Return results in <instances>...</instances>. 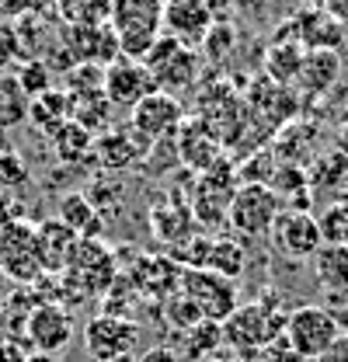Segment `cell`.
Listing matches in <instances>:
<instances>
[{
  "instance_id": "obj_1",
  "label": "cell",
  "mask_w": 348,
  "mask_h": 362,
  "mask_svg": "<svg viewBox=\"0 0 348 362\" xmlns=\"http://www.w3.org/2000/svg\"><path fill=\"white\" fill-rule=\"evenodd\" d=\"M108 25L119 35L122 59L143 63L153 42L164 35V4L161 0H112Z\"/></svg>"
},
{
  "instance_id": "obj_2",
  "label": "cell",
  "mask_w": 348,
  "mask_h": 362,
  "mask_svg": "<svg viewBox=\"0 0 348 362\" xmlns=\"http://www.w3.org/2000/svg\"><path fill=\"white\" fill-rule=\"evenodd\" d=\"M286 307H268V303H240L233 314L223 320V341L233 345L240 356L261 352L286 331Z\"/></svg>"
},
{
  "instance_id": "obj_3",
  "label": "cell",
  "mask_w": 348,
  "mask_h": 362,
  "mask_svg": "<svg viewBox=\"0 0 348 362\" xmlns=\"http://www.w3.org/2000/svg\"><path fill=\"white\" fill-rule=\"evenodd\" d=\"M338 324L327 307H317V303H303V307H293L289 317H286V345L293 349V356L300 362H317L327 349L331 341L338 338Z\"/></svg>"
},
{
  "instance_id": "obj_4",
  "label": "cell",
  "mask_w": 348,
  "mask_h": 362,
  "mask_svg": "<svg viewBox=\"0 0 348 362\" xmlns=\"http://www.w3.org/2000/svg\"><path fill=\"white\" fill-rule=\"evenodd\" d=\"M143 66L153 77V88L161 90V94H171V98L181 94V90H188L195 84V77H199V56H195V49L181 45L168 32L153 42L150 56L143 59Z\"/></svg>"
},
{
  "instance_id": "obj_5",
  "label": "cell",
  "mask_w": 348,
  "mask_h": 362,
  "mask_svg": "<svg viewBox=\"0 0 348 362\" xmlns=\"http://www.w3.org/2000/svg\"><path fill=\"white\" fill-rule=\"evenodd\" d=\"M178 293L202 314V320H213V324H223L240 307L237 282H230V279L206 269H181V289Z\"/></svg>"
},
{
  "instance_id": "obj_6",
  "label": "cell",
  "mask_w": 348,
  "mask_h": 362,
  "mask_svg": "<svg viewBox=\"0 0 348 362\" xmlns=\"http://www.w3.org/2000/svg\"><path fill=\"white\" fill-rule=\"evenodd\" d=\"M0 272L14 286H35L42 279V262L35 247V223L14 220L0 226Z\"/></svg>"
},
{
  "instance_id": "obj_7",
  "label": "cell",
  "mask_w": 348,
  "mask_h": 362,
  "mask_svg": "<svg viewBox=\"0 0 348 362\" xmlns=\"http://www.w3.org/2000/svg\"><path fill=\"white\" fill-rule=\"evenodd\" d=\"M279 213H282V199L268 185H240L230 199L226 223L240 237H268Z\"/></svg>"
},
{
  "instance_id": "obj_8",
  "label": "cell",
  "mask_w": 348,
  "mask_h": 362,
  "mask_svg": "<svg viewBox=\"0 0 348 362\" xmlns=\"http://www.w3.org/2000/svg\"><path fill=\"white\" fill-rule=\"evenodd\" d=\"M181 122H185L181 101L171 98V94H161V90L146 94L129 112V129L136 136H143L150 146L153 143H164V139H174L178 129H181Z\"/></svg>"
},
{
  "instance_id": "obj_9",
  "label": "cell",
  "mask_w": 348,
  "mask_h": 362,
  "mask_svg": "<svg viewBox=\"0 0 348 362\" xmlns=\"http://www.w3.org/2000/svg\"><path fill=\"white\" fill-rule=\"evenodd\" d=\"M136 341H139V327L126 317L98 314L84 327V349L94 362H115L122 356H132Z\"/></svg>"
},
{
  "instance_id": "obj_10",
  "label": "cell",
  "mask_w": 348,
  "mask_h": 362,
  "mask_svg": "<svg viewBox=\"0 0 348 362\" xmlns=\"http://www.w3.org/2000/svg\"><path fill=\"white\" fill-rule=\"evenodd\" d=\"M268 237L275 240V247H279L282 255H289V258H296V262H306V258L313 262L317 251L324 247L317 216H313V213H296V209H282V213L275 216Z\"/></svg>"
},
{
  "instance_id": "obj_11",
  "label": "cell",
  "mask_w": 348,
  "mask_h": 362,
  "mask_svg": "<svg viewBox=\"0 0 348 362\" xmlns=\"http://www.w3.org/2000/svg\"><path fill=\"white\" fill-rule=\"evenodd\" d=\"M25 341L45 352V356H59L70 341H74V314L59 303H39L32 317H28V327H25Z\"/></svg>"
},
{
  "instance_id": "obj_12",
  "label": "cell",
  "mask_w": 348,
  "mask_h": 362,
  "mask_svg": "<svg viewBox=\"0 0 348 362\" xmlns=\"http://www.w3.org/2000/svg\"><path fill=\"white\" fill-rule=\"evenodd\" d=\"M174 146H178V160L188 164V168L199 171V175L209 171L219 157H223V143H219V136L213 133L199 115H185L181 129H178V136H174Z\"/></svg>"
},
{
  "instance_id": "obj_13",
  "label": "cell",
  "mask_w": 348,
  "mask_h": 362,
  "mask_svg": "<svg viewBox=\"0 0 348 362\" xmlns=\"http://www.w3.org/2000/svg\"><path fill=\"white\" fill-rule=\"evenodd\" d=\"M153 77L146 74L143 63L132 59H115L112 66H105V98L112 108H136L146 94H153Z\"/></svg>"
},
{
  "instance_id": "obj_14",
  "label": "cell",
  "mask_w": 348,
  "mask_h": 362,
  "mask_svg": "<svg viewBox=\"0 0 348 362\" xmlns=\"http://www.w3.org/2000/svg\"><path fill=\"white\" fill-rule=\"evenodd\" d=\"M129 282L136 286L139 296L146 300H168L181 289V265L171 255H139L136 269L129 272Z\"/></svg>"
},
{
  "instance_id": "obj_15",
  "label": "cell",
  "mask_w": 348,
  "mask_h": 362,
  "mask_svg": "<svg viewBox=\"0 0 348 362\" xmlns=\"http://www.w3.org/2000/svg\"><path fill=\"white\" fill-rule=\"evenodd\" d=\"M213 28V4L209 0H168L164 4V32L181 45H199Z\"/></svg>"
},
{
  "instance_id": "obj_16",
  "label": "cell",
  "mask_w": 348,
  "mask_h": 362,
  "mask_svg": "<svg viewBox=\"0 0 348 362\" xmlns=\"http://www.w3.org/2000/svg\"><path fill=\"white\" fill-rule=\"evenodd\" d=\"M146 153H150V143H146L143 136L132 133L129 126H122V129L112 126L108 133H101L94 139V157H98V164H101L108 175L143 164Z\"/></svg>"
},
{
  "instance_id": "obj_17",
  "label": "cell",
  "mask_w": 348,
  "mask_h": 362,
  "mask_svg": "<svg viewBox=\"0 0 348 362\" xmlns=\"http://www.w3.org/2000/svg\"><path fill=\"white\" fill-rule=\"evenodd\" d=\"M77 244H81V237L70 226L59 223L56 216L35 223V247H39V262H42L45 275H63L74 251H77Z\"/></svg>"
},
{
  "instance_id": "obj_18",
  "label": "cell",
  "mask_w": 348,
  "mask_h": 362,
  "mask_svg": "<svg viewBox=\"0 0 348 362\" xmlns=\"http://www.w3.org/2000/svg\"><path fill=\"white\" fill-rule=\"evenodd\" d=\"M338 74H342V56L338 52H331V49H306L293 88L300 94H320V90H327L338 81Z\"/></svg>"
},
{
  "instance_id": "obj_19",
  "label": "cell",
  "mask_w": 348,
  "mask_h": 362,
  "mask_svg": "<svg viewBox=\"0 0 348 362\" xmlns=\"http://www.w3.org/2000/svg\"><path fill=\"white\" fill-rule=\"evenodd\" d=\"M28 122L35 126V133H42L45 139H52V136L70 122V94L59 88V84H52L45 94L32 98V105H28Z\"/></svg>"
},
{
  "instance_id": "obj_20",
  "label": "cell",
  "mask_w": 348,
  "mask_h": 362,
  "mask_svg": "<svg viewBox=\"0 0 348 362\" xmlns=\"http://www.w3.org/2000/svg\"><path fill=\"white\" fill-rule=\"evenodd\" d=\"M56 220L63 226H70L84 240H98V233L105 230V220L94 213V206H91V199H87L84 192H66L56 202Z\"/></svg>"
},
{
  "instance_id": "obj_21",
  "label": "cell",
  "mask_w": 348,
  "mask_h": 362,
  "mask_svg": "<svg viewBox=\"0 0 348 362\" xmlns=\"http://www.w3.org/2000/svg\"><path fill=\"white\" fill-rule=\"evenodd\" d=\"M303 45L300 39H289L286 32L275 39V42L268 45V52H265V74H268V81H275V84H293L296 81V74H300V63H303Z\"/></svg>"
},
{
  "instance_id": "obj_22",
  "label": "cell",
  "mask_w": 348,
  "mask_h": 362,
  "mask_svg": "<svg viewBox=\"0 0 348 362\" xmlns=\"http://www.w3.org/2000/svg\"><path fill=\"white\" fill-rule=\"evenodd\" d=\"M150 226L168 247H181L192 237V209L181 202H157L150 209Z\"/></svg>"
},
{
  "instance_id": "obj_23",
  "label": "cell",
  "mask_w": 348,
  "mask_h": 362,
  "mask_svg": "<svg viewBox=\"0 0 348 362\" xmlns=\"http://www.w3.org/2000/svg\"><path fill=\"white\" fill-rule=\"evenodd\" d=\"M313 272L327 296H348V247L324 244L313 258Z\"/></svg>"
},
{
  "instance_id": "obj_24",
  "label": "cell",
  "mask_w": 348,
  "mask_h": 362,
  "mask_svg": "<svg viewBox=\"0 0 348 362\" xmlns=\"http://www.w3.org/2000/svg\"><path fill=\"white\" fill-rule=\"evenodd\" d=\"M296 39H300L303 49H331V52H338L342 28L324 11H306V14L296 18Z\"/></svg>"
},
{
  "instance_id": "obj_25",
  "label": "cell",
  "mask_w": 348,
  "mask_h": 362,
  "mask_svg": "<svg viewBox=\"0 0 348 362\" xmlns=\"http://www.w3.org/2000/svg\"><path fill=\"white\" fill-rule=\"evenodd\" d=\"M49 146H52V157L63 168H77L94 153V136L87 133L84 126H77V122H66L59 133L49 139Z\"/></svg>"
},
{
  "instance_id": "obj_26",
  "label": "cell",
  "mask_w": 348,
  "mask_h": 362,
  "mask_svg": "<svg viewBox=\"0 0 348 362\" xmlns=\"http://www.w3.org/2000/svg\"><path fill=\"white\" fill-rule=\"evenodd\" d=\"M251 108L258 112V115H275V122H286V119H293V112H296V94L286 88V84H275V81H258L255 88H251Z\"/></svg>"
},
{
  "instance_id": "obj_27",
  "label": "cell",
  "mask_w": 348,
  "mask_h": 362,
  "mask_svg": "<svg viewBox=\"0 0 348 362\" xmlns=\"http://www.w3.org/2000/svg\"><path fill=\"white\" fill-rule=\"evenodd\" d=\"M70 122L84 126L87 133L98 136L112 129V105L105 94H91V98H70Z\"/></svg>"
},
{
  "instance_id": "obj_28",
  "label": "cell",
  "mask_w": 348,
  "mask_h": 362,
  "mask_svg": "<svg viewBox=\"0 0 348 362\" xmlns=\"http://www.w3.org/2000/svg\"><path fill=\"white\" fill-rule=\"evenodd\" d=\"M28 105L32 98L21 90V84L14 81V74H0V133L4 129H18L28 122Z\"/></svg>"
},
{
  "instance_id": "obj_29",
  "label": "cell",
  "mask_w": 348,
  "mask_h": 362,
  "mask_svg": "<svg viewBox=\"0 0 348 362\" xmlns=\"http://www.w3.org/2000/svg\"><path fill=\"white\" fill-rule=\"evenodd\" d=\"M306 178H310V188L335 192V188L348 185V160L338 150H327V153H320V157L313 160V168L306 171Z\"/></svg>"
},
{
  "instance_id": "obj_30",
  "label": "cell",
  "mask_w": 348,
  "mask_h": 362,
  "mask_svg": "<svg viewBox=\"0 0 348 362\" xmlns=\"http://www.w3.org/2000/svg\"><path fill=\"white\" fill-rule=\"evenodd\" d=\"M66 28H87V25H105L112 0H56Z\"/></svg>"
},
{
  "instance_id": "obj_31",
  "label": "cell",
  "mask_w": 348,
  "mask_h": 362,
  "mask_svg": "<svg viewBox=\"0 0 348 362\" xmlns=\"http://www.w3.org/2000/svg\"><path fill=\"white\" fill-rule=\"evenodd\" d=\"M219 345H223V324L202 320L192 331H185V359H192V362L213 359V352H216Z\"/></svg>"
},
{
  "instance_id": "obj_32",
  "label": "cell",
  "mask_w": 348,
  "mask_h": 362,
  "mask_svg": "<svg viewBox=\"0 0 348 362\" xmlns=\"http://www.w3.org/2000/svg\"><path fill=\"white\" fill-rule=\"evenodd\" d=\"M70 98H91V94H105V66L98 63H77L70 66V74H63V84Z\"/></svg>"
},
{
  "instance_id": "obj_33",
  "label": "cell",
  "mask_w": 348,
  "mask_h": 362,
  "mask_svg": "<svg viewBox=\"0 0 348 362\" xmlns=\"http://www.w3.org/2000/svg\"><path fill=\"white\" fill-rule=\"evenodd\" d=\"M206 272H216L223 279L237 282V279L244 275V251H240V244L230 240V237H216V240H213V251H209Z\"/></svg>"
},
{
  "instance_id": "obj_34",
  "label": "cell",
  "mask_w": 348,
  "mask_h": 362,
  "mask_svg": "<svg viewBox=\"0 0 348 362\" xmlns=\"http://www.w3.org/2000/svg\"><path fill=\"white\" fill-rule=\"evenodd\" d=\"M317 226H320V240L324 244L348 247V199H338L324 213H317Z\"/></svg>"
},
{
  "instance_id": "obj_35",
  "label": "cell",
  "mask_w": 348,
  "mask_h": 362,
  "mask_svg": "<svg viewBox=\"0 0 348 362\" xmlns=\"http://www.w3.org/2000/svg\"><path fill=\"white\" fill-rule=\"evenodd\" d=\"M14 81L21 84V90L28 94V98H39L45 90L52 88V70L45 66L39 56H25V59H18V66H14Z\"/></svg>"
},
{
  "instance_id": "obj_36",
  "label": "cell",
  "mask_w": 348,
  "mask_h": 362,
  "mask_svg": "<svg viewBox=\"0 0 348 362\" xmlns=\"http://www.w3.org/2000/svg\"><path fill=\"white\" fill-rule=\"evenodd\" d=\"M268 188H272L279 199H296V195L310 192V178H306L303 164H279Z\"/></svg>"
},
{
  "instance_id": "obj_37",
  "label": "cell",
  "mask_w": 348,
  "mask_h": 362,
  "mask_svg": "<svg viewBox=\"0 0 348 362\" xmlns=\"http://www.w3.org/2000/svg\"><path fill=\"white\" fill-rule=\"evenodd\" d=\"M161 314H164V320L171 324L178 334H185V331H192L195 324H202V314H199L181 293H174V296H168V300L161 303Z\"/></svg>"
},
{
  "instance_id": "obj_38",
  "label": "cell",
  "mask_w": 348,
  "mask_h": 362,
  "mask_svg": "<svg viewBox=\"0 0 348 362\" xmlns=\"http://www.w3.org/2000/svg\"><path fill=\"white\" fill-rule=\"evenodd\" d=\"M84 195L91 199V206H94V213H98L101 220H108V216H112V213L122 206V188H119V185H115L112 178L94 181Z\"/></svg>"
},
{
  "instance_id": "obj_39",
  "label": "cell",
  "mask_w": 348,
  "mask_h": 362,
  "mask_svg": "<svg viewBox=\"0 0 348 362\" xmlns=\"http://www.w3.org/2000/svg\"><path fill=\"white\" fill-rule=\"evenodd\" d=\"M28 164L14 150H0V192H18L28 185Z\"/></svg>"
},
{
  "instance_id": "obj_40",
  "label": "cell",
  "mask_w": 348,
  "mask_h": 362,
  "mask_svg": "<svg viewBox=\"0 0 348 362\" xmlns=\"http://www.w3.org/2000/svg\"><path fill=\"white\" fill-rule=\"evenodd\" d=\"M21 59V42H18V28L11 21H0V74H7L11 63Z\"/></svg>"
},
{
  "instance_id": "obj_41",
  "label": "cell",
  "mask_w": 348,
  "mask_h": 362,
  "mask_svg": "<svg viewBox=\"0 0 348 362\" xmlns=\"http://www.w3.org/2000/svg\"><path fill=\"white\" fill-rule=\"evenodd\" d=\"M202 42H206V56H209V59H226V52H230V45H233V28L213 25Z\"/></svg>"
},
{
  "instance_id": "obj_42",
  "label": "cell",
  "mask_w": 348,
  "mask_h": 362,
  "mask_svg": "<svg viewBox=\"0 0 348 362\" xmlns=\"http://www.w3.org/2000/svg\"><path fill=\"white\" fill-rule=\"evenodd\" d=\"M14 220H25L21 216V202L14 192H0V226L14 223Z\"/></svg>"
},
{
  "instance_id": "obj_43",
  "label": "cell",
  "mask_w": 348,
  "mask_h": 362,
  "mask_svg": "<svg viewBox=\"0 0 348 362\" xmlns=\"http://www.w3.org/2000/svg\"><path fill=\"white\" fill-rule=\"evenodd\" d=\"M25 359H28V341L0 338V362H25Z\"/></svg>"
},
{
  "instance_id": "obj_44",
  "label": "cell",
  "mask_w": 348,
  "mask_h": 362,
  "mask_svg": "<svg viewBox=\"0 0 348 362\" xmlns=\"http://www.w3.org/2000/svg\"><path fill=\"white\" fill-rule=\"evenodd\" d=\"M317 362H348V334H338V338L331 341V349Z\"/></svg>"
},
{
  "instance_id": "obj_45",
  "label": "cell",
  "mask_w": 348,
  "mask_h": 362,
  "mask_svg": "<svg viewBox=\"0 0 348 362\" xmlns=\"http://www.w3.org/2000/svg\"><path fill=\"white\" fill-rule=\"evenodd\" d=\"M331 303H342V307H327L331 317H335V324H338V331L348 334V296H327Z\"/></svg>"
},
{
  "instance_id": "obj_46",
  "label": "cell",
  "mask_w": 348,
  "mask_h": 362,
  "mask_svg": "<svg viewBox=\"0 0 348 362\" xmlns=\"http://www.w3.org/2000/svg\"><path fill=\"white\" fill-rule=\"evenodd\" d=\"M139 362H178V356H174L171 349H150Z\"/></svg>"
},
{
  "instance_id": "obj_47",
  "label": "cell",
  "mask_w": 348,
  "mask_h": 362,
  "mask_svg": "<svg viewBox=\"0 0 348 362\" xmlns=\"http://www.w3.org/2000/svg\"><path fill=\"white\" fill-rule=\"evenodd\" d=\"M335 150H338V153L348 160V122L342 126V133H338V146H335Z\"/></svg>"
},
{
  "instance_id": "obj_48",
  "label": "cell",
  "mask_w": 348,
  "mask_h": 362,
  "mask_svg": "<svg viewBox=\"0 0 348 362\" xmlns=\"http://www.w3.org/2000/svg\"><path fill=\"white\" fill-rule=\"evenodd\" d=\"M25 362H59V359H56V356H45V352H28Z\"/></svg>"
},
{
  "instance_id": "obj_49",
  "label": "cell",
  "mask_w": 348,
  "mask_h": 362,
  "mask_svg": "<svg viewBox=\"0 0 348 362\" xmlns=\"http://www.w3.org/2000/svg\"><path fill=\"white\" fill-rule=\"evenodd\" d=\"M206 362H230V359H216V356H213V359H206Z\"/></svg>"
},
{
  "instance_id": "obj_50",
  "label": "cell",
  "mask_w": 348,
  "mask_h": 362,
  "mask_svg": "<svg viewBox=\"0 0 348 362\" xmlns=\"http://www.w3.org/2000/svg\"><path fill=\"white\" fill-rule=\"evenodd\" d=\"M0 282H4V272H0Z\"/></svg>"
},
{
  "instance_id": "obj_51",
  "label": "cell",
  "mask_w": 348,
  "mask_h": 362,
  "mask_svg": "<svg viewBox=\"0 0 348 362\" xmlns=\"http://www.w3.org/2000/svg\"><path fill=\"white\" fill-rule=\"evenodd\" d=\"M161 4H168V0H161Z\"/></svg>"
}]
</instances>
